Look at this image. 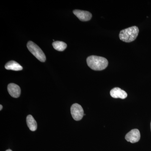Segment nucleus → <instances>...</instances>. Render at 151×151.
Wrapping results in <instances>:
<instances>
[{
    "label": "nucleus",
    "mask_w": 151,
    "mask_h": 151,
    "mask_svg": "<svg viewBox=\"0 0 151 151\" xmlns=\"http://www.w3.org/2000/svg\"><path fill=\"white\" fill-rule=\"evenodd\" d=\"M87 65L93 70H104L108 66V60L103 57L91 55L86 59Z\"/></svg>",
    "instance_id": "obj_1"
},
{
    "label": "nucleus",
    "mask_w": 151,
    "mask_h": 151,
    "mask_svg": "<svg viewBox=\"0 0 151 151\" xmlns=\"http://www.w3.org/2000/svg\"><path fill=\"white\" fill-rule=\"evenodd\" d=\"M139 33V28L134 26L121 31L119 34V38L124 42H131L136 40Z\"/></svg>",
    "instance_id": "obj_2"
},
{
    "label": "nucleus",
    "mask_w": 151,
    "mask_h": 151,
    "mask_svg": "<svg viewBox=\"0 0 151 151\" xmlns=\"http://www.w3.org/2000/svg\"><path fill=\"white\" fill-rule=\"evenodd\" d=\"M28 49L40 61L44 62L46 60V56L40 48L32 41H29L27 44Z\"/></svg>",
    "instance_id": "obj_3"
},
{
    "label": "nucleus",
    "mask_w": 151,
    "mask_h": 151,
    "mask_svg": "<svg viewBox=\"0 0 151 151\" xmlns=\"http://www.w3.org/2000/svg\"><path fill=\"white\" fill-rule=\"evenodd\" d=\"M71 115L74 120L78 121L83 118L84 115V110L79 104L75 103L71 106L70 108Z\"/></svg>",
    "instance_id": "obj_4"
},
{
    "label": "nucleus",
    "mask_w": 151,
    "mask_h": 151,
    "mask_svg": "<svg viewBox=\"0 0 151 151\" xmlns=\"http://www.w3.org/2000/svg\"><path fill=\"white\" fill-rule=\"evenodd\" d=\"M140 137V133L139 130L137 129H134L127 133L125 137V139L130 142L135 143L139 141Z\"/></svg>",
    "instance_id": "obj_5"
},
{
    "label": "nucleus",
    "mask_w": 151,
    "mask_h": 151,
    "mask_svg": "<svg viewBox=\"0 0 151 151\" xmlns=\"http://www.w3.org/2000/svg\"><path fill=\"white\" fill-rule=\"evenodd\" d=\"M73 13L81 21H88L92 17V14L87 11L75 10L73 11Z\"/></svg>",
    "instance_id": "obj_6"
},
{
    "label": "nucleus",
    "mask_w": 151,
    "mask_h": 151,
    "mask_svg": "<svg viewBox=\"0 0 151 151\" xmlns=\"http://www.w3.org/2000/svg\"><path fill=\"white\" fill-rule=\"evenodd\" d=\"M8 91L11 96L18 98L21 94V89L19 86L16 84L11 83L8 86Z\"/></svg>",
    "instance_id": "obj_7"
},
{
    "label": "nucleus",
    "mask_w": 151,
    "mask_h": 151,
    "mask_svg": "<svg viewBox=\"0 0 151 151\" xmlns=\"http://www.w3.org/2000/svg\"><path fill=\"white\" fill-rule=\"evenodd\" d=\"M110 94L111 97L114 98L124 99L127 97V92L119 87H115L111 89Z\"/></svg>",
    "instance_id": "obj_8"
},
{
    "label": "nucleus",
    "mask_w": 151,
    "mask_h": 151,
    "mask_svg": "<svg viewBox=\"0 0 151 151\" xmlns=\"http://www.w3.org/2000/svg\"><path fill=\"white\" fill-rule=\"evenodd\" d=\"M5 68L7 70H11L19 71L22 70L23 67L16 61L11 60L9 61L5 65Z\"/></svg>",
    "instance_id": "obj_9"
},
{
    "label": "nucleus",
    "mask_w": 151,
    "mask_h": 151,
    "mask_svg": "<svg viewBox=\"0 0 151 151\" xmlns=\"http://www.w3.org/2000/svg\"><path fill=\"white\" fill-rule=\"evenodd\" d=\"M27 124L29 129L32 132L37 129V124L33 117L31 115H28L27 117Z\"/></svg>",
    "instance_id": "obj_10"
},
{
    "label": "nucleus",
    "mask_w": 151,
    "mask_h": 151,
    "mask_svg": "<svg viewBox=\"0 0 151 151\" xmlns=\"http://www.w3.org/2000/svg\"><path fill=\"white\" fill-rule=\"evenodd\" d=\"M52 46L58 51H63L67 47V44L63 42L57 41L52 43Z\"/></svg>",
    "instance_id": "obj_11"
},
{
    "label": "nucleus",
    "mask_w": 151,
    "mask_h": 151,
    "mask_svg": "<svg viewBox=\"0 0 151 151\" xmlns=\"http://www.w3.org/2000/svg\"><path fill=\"white\" fill-rule=\"evenodd\" d=\"M0 108H0V111H1L2 109L3 108L2 105H0Z\"/></svg>",
    "instance_id": "obj_12"
},
{
    "label": "nucleus",
    "mask_w": 151,
    "mask_h": 151,
    "mask_svg": "<svg viewBox=\"0 0 151 151\" xmlns=\"http://www.w3.org/2000/svg\"><path fill=\"white\" fill-rule=\"evenodd\" d=\"M6 151H12V150H7Z\"/></svg>",
    "instance_id": "obj_13"
},
{
    "label": "nucleus",
    "mask_w": 151,
    "mask_h": 151,
    "mask_svg": "<svg viewBox=\"0 0 151 151\" xmlns=\"http://www.w3.org/2000/svg\"><path fill=\"white\" fill-rule=\"evenodd\" d=\"M150 126H151V124H150Z\"/></svg>",
    "instance_id": "obj_14"
}]
</instances>
